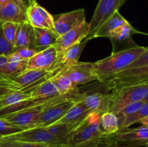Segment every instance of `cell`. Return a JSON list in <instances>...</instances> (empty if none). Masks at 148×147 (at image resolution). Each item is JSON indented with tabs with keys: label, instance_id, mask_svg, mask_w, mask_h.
I'll return each mask as SVG.
<instances>
[{
	"label": "cell",
	"instance_id": "obj_1",
	"mask_svg": "<svg viewBox=\"0 0 148 147\" xmlns=\"http://www.w3.org/2000/svg\"><path fill=\"white\" fill-rule=\"evenodd\" d=\"M102 113L92 112L83 122L66 138L61 147H98L109 141L100 128V118Z\"/></svg>",
	"mask_w": 148,
	"mask_h": 147
},
{
	"label": "cell",
	"instance_id": "obj_2",
	"mask_svg": "<svg viewBox=\"0 0 148 147\" xmlns=\"http://www.w3.org/2000/svg\"><path fill=\"white\" fill-rule=\"evenodd\" d=\"M87 84L77 86L69 93L71 100L83 102L92 112L103 113L108 111L111 91L108 84L98 80Z\"/></svg>",
	"mask_w": 148,
	"mask_h": 147
},
{
	"label": "cell",
	"instance_id": "obj_3",
	"mask_svg": "<svg viewBox=\"0 0 148 147\" xmlns=\"http://www.w3.org/2000/svg\"><path fill=\"white\" fill-rule=\"evenodd\" d=\"M145 49L146 47L143 46H133L114 52L108 57L94 62L95 73L99 81L106 80L127 69L144 53Z\"/></svg>",
	"mask_w": 148,
	"mask_h": 147
},
{
	"label": "cell",
	"instance_id": "obj_4",
	"mask_svg": "<svg viewBox=\"0 0 148 147\" xmlns=\"http://www.w3.org/2000/svg\"><path fill=\"white\" fill-rule=\"evenodd\" d=\"M148 92V84L124 86L111 89L108 111L117 113L127 105L143 100Z\"/></svg>",
	"mask_w": 148,
	"mask_h": 147
},
{
	"label": "cell",
	"instance_id": "obj_5",
	"mask_svg": "<svg viewBox=\"0 0 148 147\" xmlns=\"http://www.w3.org/2000/svg\"><path fill=\"white\" fill-rule=\"evenodd\" d=\"M68 99H69V94L66 95H59L56 97L51 98V99H49V100L46 101V102H43L40 105L25 108V109L22 110L18 112L4 115V116H2V118H4L8 122L17 125V126L25 128V129L35 128L36 121L38 118L39 115L44 108L52 105V104L56 103V102Z\"/></svg>",
	"mask_w": 148,
	"mask_h": 147
},
{
	"label": "cell",
	"instance_id": "obj_6",
	"mask_svg": "<svg viewBox=\"0 0 148 147\" xmlns=\"http://www.w3.org/2000/svg\"><path fill=\"white\" fill-rule=\"evenodd\" d=\"M0 137L7 141L46 144L54 147H61L64 144L63 141L53 136L46 128L40 127L27 128L12 135Z\"/></svg>",
	"mask_w": 148,
	"mask_h": 147
},
{
	"label": "cell",
	"instance_id": "obj_7",
	"mask_svg": "<svg viewBox=\"0 0 148 147\" xmlns=\"http://www.w3.org/2000/svg\"><path fill=\"white\" fill-rule=\"evenodd\" d=\"M126 1L127 0H99L93 16L89 22V33L85 38L89 40L93 39L97 30L115 12L119 11Z\"/></svg>",
	"mask_w": 148,
	"mask_h": 147
},
{
	"label": "cell",
	"instance_id": "obj_8",
	"mask_svg": "<svg viewBox=\"0 0 148 147\" xmlns=\"http://www.w3.org/2000/svg\"><path fill=\"white\" fill-rule=\"evenodd\" d=\"M108 138L114 147H139L145 146L148 144V128L143 125L138 128H128L108 135Z\"/></svg>",
	"mask_w": 148,
	"mask_h": 147
},
{
	"label": "cell",
	"instance_id": "obj_9",
	"mask_svg": "<svg viewBox=\"0 0 148 147\" xmlns=\"http://www.w3.org/2000/svg\"><path fill=\"white\" fill-rule=\"evenodd\" d=\"M60 72L69 76L76 87L99 81L95 73L94 63L91 62L79 61L76 64L64 68Z\"/></svg>",
	"mask_w": 148,
	"mask_h": 147
},
{
	"label": "cell",
	"instance_id": "obj_10",
	"mask_svg": "<svg viewBox=\"0 0 148 147\" xmlns=\"http://www.w3.org/2000/svg\"><path fill=\"white\" fill-rule=\"evenodd\" d=\"M88 33L89 23L85 21L75 28L59 36L53 45L57 53V61L69 48L83 40L88 36Z\"/></svg>",
	"mask_w": 148,
	"mask_h": 147
},
{
	"label": "cell",
	"instance_id": "obj_11",
	"mask_svg": "<svg viewBox=\"0 0 148 147\" xmlns=\"http://www.w3.org/2000/svg\"><path fill=\"white\" fill-rule=\"evenodd\" d=\"M75 103L74 101L68 99L46 107L39 115L35 128H45L56 122L67 112Z\"/></svg>",
	"mask_w": 148,
	"mask_h": 147
},
{
	"label": "cell",
	"instance_id": "obj_12",
	"mask_svg": "<svg viewBox=\"0 0 148 147\" xmlns=\"http://www.w3.org/2000/svg\"><path fill=\"white\" fill-rule=\"evenodd\" d=\"M85 21H86V17L84 9L63 13L54 19L53 32L59 37L77 27Z\"/></svg>",
	"mask_w": 148,
	"mask_h": 147
},
{
	"label": "cell",
	"instance_id": "obj_13",
	"mask_svg": "<svg viewBox=\"0 0 148 147\" xmlns=\"http://www.w3.org/2000/svg\"><path fill=\"white\" fill-rule=\"evenodd\" d=\"M25 14L27 22L33 27L46 29L53 32L54 18L37 2L27 6Z\"/></svg>",
	"mask_w": 148,
	"mask_h": 147
},
{
	"label": "cell",
	"instance_id": "obj_14",
	"mask_svg": "<svg viewBox=\"0 0 148 147\" xmlns=\"http://www.w3.org/2000/svg\"><path fill=\"white\" fill-rule=\"evenodd\" d=\"M57 61V53L54 46L38 52L35 56L27 60V70L41 69L51 71Z\"/></svg>",
	"mask_w": 148,
	"mask_h": 147
},
{
	"label": "cell",
	"instance_id": "obj_15",
	"mask_svg": "<svg viewBox=\"0 0 148 147\" xmlns=\"http://www.w3.org/2000/svg\"><path fill=\"white\" fill-rule=\"evenodd\" d=\"M138 33H142L135 30L129 22L114 30L108 37V39L112 43L113 50H114L113 53L124 50L123 47L125 46V45H129L130 47L137 46L133 41L132 35Z\"/></svg>",
	"mask_w": 148,
	"mask_h": 147
},
{
	"label": "cell",
	"instance_id": "obj_16",
	"mask_svg": "<svg viewBox=\"0 0 148 147\" xmlns=\"http://www.w3.org/2000/svg\"><path fill=\"white\" fill-rule=\"evenodd\" d=\"M25 22L26 14L12 0H0V22Z\"/></svg>",
	"mask_w": 148,
	"mask_h": 147
},
{
	"label": "cell",
	"instance_id": "obj_17",
	"mask_svg": "<svg viewBox=\"0 0 148 147\" xmlns=\"http://www.w3.org/2000/svg\"><path fill=\"white\" fill-rule=\"evenodd\" d=\"M88 41L89 40L85 38L79 43L69 48L62 55L61 59L56 62L52 70L57 69L60 72L64 68L77 63L79 62V57L82 54V50H84Z\"/></svg>",
	"mask_w": 148,
	"mask_h": 147
},
{
	"label": "cell",
	"instance_id": "obj_18",
	"mask_svg": "<svg viewBox=\"0 0 148 147\" xmlns=\"http://www.w3.org/2000/svg\"><path fill=\"white\" fill-rule=\"evenodd\" d=\"M23 90L28 94L32 99H49L61 95L50 79L35 87Z\"/></svg>",
	"mask_w": 148,
	"mask_h": 147
},
{
	"label": "cell",
	"instance_id": "obj_19",
	"mask_svg": "<svg viewBox=\"0 0 148 147\" xmlns=\"http://www.w3.org/2000/svg\"><path fill=\"white\" fill-rule=\"evenodd\" d=\"M127 22L128 21L120 14L119 12H115L114 14H112L97 30L95 34L94 35L93 38L101 37L108 38L114 30H116Z\"/></svg>",
	"mask_w": 148,
	"mask_h": 147
},
{
	"label": "cell",
	"instance_id": "obj_20",
	"mask_svg": "<svg viewBox=\"0 0 148 147\" xmlns=\"http://www.w3.org/2000/svg\"><path fill=\"white\" fill-rule=\"evenodd\" d=\"M34 34V48L40 51L47 48L53 46L56 43L58 36L54 32L43 28L33 27Z\"/></svg>",
	"mask_w": 148,
	"mask_h": 147
},
{
	"label": "cell",
	"instance_id": "obj_21",
	"mask_svg": "<svg viewBox=\"0 0 148 147\" xmlns=\"http://www.w3.org/2000/svg\"><path fill=\"white\" fill-rule=\"evenodd\" d=\"M92 111L82 102H75L73 106L59 120L55 123H73L77 122L86 118ZM54 124V123H53Z\"/></svg>",
	"mask_w": 148,
	"mask_h": 147
},
{
	"label": "cell",
	"instance_id": "obj_22",
	"mask_svg": "<svg viewBox=\"0 0 148 147\" xmlns=\"http://www.w3.org/2000/svg\"><path fill=\"white\" fill-rule=\"evenodd\" d=\"M22 47L34 48L33 27L27 22L18 24L14 49Z\"/></svg>",
	"mask_w": 148,
	"mask_h": 147
},
{
	"label": "cell",
	"instance_id": "obj_23",
	"mask_svg": "<svg viewBox=\"0 0 148 147\" xmlns=\"http://www.w3.org/2000/svg\"><path fill=\"white\" fill-rule=\"evenodd\" d=\"M100 128L104 135H113L119 131V121L115 113L110 111L103 112L100 118Z\"/></svg>",
	"mask_w": 148,
	"mask_h": 147
},
{
	"label": "cell",
	"instance_id": "obj_24",
	"mask_svg": "<svg viewBox=\"0 0 148 147\" xmlns=\"http://www.w3.org/2000/svg\"><path fill=\"white\" fill-rule=\"evenodd\" d=\"M85 118L77 122L73 123H54L45 127L46 130L53 136L62 140L65 143L66 138L83 122Z\"/></svg>",
	"mask_w": 148,
	"mask_h": 147
},
{
	"label": "cell",
	"instance_id": "obj_25",
	"mask_svg": "<svg viewBox=\"0 0 148 147\" xmlns=\"http://www.w3.org/2000/svg\"><path fill=\"white\" fill-rule=\"evenodd\" d=\"M50 79L61 95H67L76 88L70 78L61 72L52 76Z\"/></svg>",
	"mask_w": 148,
	"mask_h": 147
},
{
	"label": "cell",
	"instance_id": "obj_26",
	"mask_svg": "<svg viewBox=\"0 0 148 147\" xmlns=\"http://www.w3.org/2000/svg\"><path fill=\"white\" fill-rule=\"evenodd\" d=\"M27 60H19L14 61H8L4 69V74L13 81L14 78L18 76L27 70Z\"/></svg>",
	"mask_w": 148,
	"mask_h": 147
},
{
	"label": "cell",
	"instance_id": "obj_27",
	"mask_svg": "<svg viewBox=\"0 0 148 147\" xmlns=\"http://www.w3.org/2000/svg\"><path fill=\"white\" fill-rule=\"evenodd\" d=\"M148 115V102H144L141 108L134 113L126 117L119 125V131L128 128L130 125L139 122Z\"/></svg>",
	"mask_w": 148,
	"mask_h": 147
},
{
	"label": "cell",
	"instance_id": "obj_28",
	"mask_svg": "<svg viewBox=\"0 0 148 147\" xmlns=\"http://www.w3.org/2000/svg\"><path fill=\"white\" fill-rule=\"evenodd\" d=\"M28 98L29 95L23 89L13 91L0 97V110Z\"/></svg>",
	"mask_w": 148,
	"mask_h": 147
},
{
	"label": "cell",
	"instance_id": "obj_29",
	"mask_svg": "<svg viewBox=\"0 0 148 147\" xmlns=\"http://www.w3.org/2000/svg\"><path fill=\"white\" fill-rule=\"evenodd\" d=\"M39 52L34 48L22 47L14 49V51L7 56L8 61H14L19 60H28Z\"/></svg>",
	"mask_w": 148,
	"mask_h": 147
},
{
	"label": "cell",
	"instance_id": "obj_30",
	"mask_svg": "<svg viewBox=\"0 0 148 147\" xmlns=\"http://www.w3.org/2000/svg\"><path fill=\"white\" fill-rule=\"evenodd\" d=\"M1 25L5 38L14 47L15 44L18 23L13 22H1Z\"/></svg>",
	"mask_w": 148,
	"mask_h": 147
},
{
	"label": "cell",
	"instance_id": "obj_31",
	"mask_svg": "<svg viewBox=\"0 0 148 147\" xmlns=\"http://www.w3.org/2000/svg\"><path fill=\"white\" fill-rule=\"evenodd\" d=\"M25 129V128L14 125V124L6 120L2 117H0V136L12 135V134L18 133Z\"/></svg>",
	"mask_w": 148,
	"mask_h": 147
},
{
	"label": "cell",
	"instance_id": "obj_32",
	"mask_svg": "<svg viewBox=\"0 0 148 147\" xmlns=\"http://www.w3.org/2000/svg\"><path fill=\"white\" fill-rule=\"evenodd\" d=\"M143 104H144V102H143V100L139 101V102H134V103H132L130 104V105L126 106L125 108H123L121 110H120L119 112L116 113V116L118 117L119 118V125L126 117L131 115V114L134 113V112H135L136 111L138 110L141 108L142 105H143Z\"/></svg>",
	"mask_w": 148,
	"mask_h": 147
},
{
	"label": "cell",
	"instance_id": "obj_33",
	"mask_svg": "<svg viewBox=\"0 0 148 147\" xmlns=\"http://www.w3.org/2000/svg\"><path fill=\"white\" fill-rule=\"evenodd\" d=\"M14 51V48L9 43L3 34L0 22V56H9Z\"/></svg>",
	"mask_w": 148,
	"mask_h": 147
},
{
	"label": "cell",
	"instance_id": "obj_34",
	"mask_svg": "<svg viewBox=\"0 0 148 147\" xmlns=\"http://www.w3.org/2000/svg\"><path fill=\"white\" fill-rule=\"evenodd\" d=\"M20 87L12 80H0V97L10 92L19 90Z\"/></svg>",
	"mask_w": 148,
	"mask_h": 147
},
{
	"label": "cell",
	"instance_id": "obj_35",
	"mask_svg": "<svg viewBox=\"0 0 148 147\" xmlns=\"http://www.w3.org/2000/svg\"><path fill=\"white\" fill-rule=\"evenodd\" d=\"M148 65V47H146L144 53L140 56L137 59H136L133 63H132L127 67V69H132L136 67H141V66H147Z\"/></svg>",
	"mask_w": 148,
	"mask_h": 147
},
{
	"label": "cell",
	"instance_id": "obj_36",
	"mask_svg": "<svg viewBox=\"0 0 148 147\" xmlns=\"http://www.w3.org/2000/svg\"><path fill=\"white\" fill-rule=\"evenodd\" d=\"M8 62V57L6 56H0V80H11L4 74V69Z\"/></svg>",
	"mask_w": 148,
	"mask_h": 147
},
{
	"label": "cell",
	"instance_id": "obj_37",
	"mask_svg": "<svg viewBox=\"0 0 148 147\" xmlns=\"http://www.w3.org/2000/svg\"><path fill=\"white\" fill-rule=\"evenodd\" d=\"M18 147H54L53 146L46 144H38V143H23L14 141Z\"/></svg>",
	"mask_w": 148,
	"mask_h": 147
},
{
	"label": "cell",
	"instance_id": "obj_38",
	"mask_svg": "<svg viewBox=\"0 0 148 147\" xmlns=\"http://www.w3.org/2000/svg\"><path fill=\"white\" fill-rule=\"evenodd\" d=\"M0 147H18L14 141L4 140L0 137Z\"/></svg>",
	"mask_w": 148,
	"mask_h": 147
},
{
	"label": "cell",
	"instance_id": "obj_39",
	"mask_svg": "<svg viewBox=\"0 0 148 147\" xmlns=\"http://www.w3.org/2000/svg\"><path fill=\"white\" fill-rule=\"evenodd\" d=\"M12 1L17 7H20L24 12H25L26 10H27V6L28 5L26 4L25 1L24 0H12Z\"/></svg>",
	"mask_w": 148,
	"mask_h": 147
},
{
	"label": "cell",
	"instance_id": "obj_40",
	"mask_svg": "<svg viewBox=\"0 0 148 147\" xmlns=\"http://www.w3.org/2000/svg\"><path fill=\"white\" fill-rule=\"evenodd\" d=\"M139 122H140V124H142L143 126L147 127V128H148V115L147 116H146L145 118H143L141 120L139 121Z\"/></svg>",
	"mask_w": 148,
	"mask_h": 147
},
{
	"label": "cell",
	"instance_id": "obj_41",
	"mask_svg": "<svg viewBox=\"0 0 148 147\" xmlns=\"http://www.w3.org/2000/svg\"><path fill=\"white\" fill-rule=\"evenodd\" d=\"M98 147H114V146L112 145V144L111 143V141H110V140L108 141H107V142L104 143V144H101V146H99Z\"/></svg>",
	"mask_w": 148,
	"mask_h": 147
},
{
	"label": "cell",
	"instance_id": "obj_42",
	"mask_svg": "<svg viewBox=\"0 0 148 147\" xmlns=\"http://www.w3.org/2000/svg\"><path fill=\"white\" fill-rule=\"evenodd\" d=\"M36 2V0H27V5H30Z\"/></svg>",
	"mask_w": 148,
	"mask_h": 147
},
{
	"label": "cell",
	"instance_id": "obj_43",
	"mask_svg": "<svg viewBox=\"0 0 148 147\" xmlns=\"http://www.w3.org/2000/svg\"><path fill=\"white\" fill-rule=\"evenodd\" d=\"M143 101L144 102H148V92L147 93V95H145V98L143 99Z\"/></svg>",
	"mask_w": 148,
	"mask_h": 147
},
{
	"label": "cell",
	"instance_id": "obj_44",
	"mask_svg": "<svg viewBox=\"0 0 148 147\" xmlns=\"http://www.w3.org/2000/svg\"><path fill=\"white\" fill-rule=\"evenodd\" d=\"M24 1H25V3H26V4H27V0H24Z\"/></svg>",
	"mask_w": 148,
	"mask_h": 147
},
{
	"label": "cell",
	"instance_id": "obj_45",
	"mask_svg": "<svg viewBox=\"0 0 148 147\" xmlns=\"http://www.w3.org/2000/svg\"><path fill=\"white\" fill-rule=\"evenodd\" d=\"M145 147H148V144H147V145H145Z\"/></svg>",
	"mask_w": 148,
	"mask_h": 147
},
{
	"label": "cell",
	"instance_id": "obj_46",
	"mask_svg": "<svg viewBox=\"0 0 148 147\" xmlns=\"http://www.w3.org/2000/svg\"><path fill=\"white\" fill-rule=\"evenodd\" d=\"M116 147H124V146H116Z\"/></svg>",
	"mask_w": 148,
	"mask_h": 147
}]
</instances>
